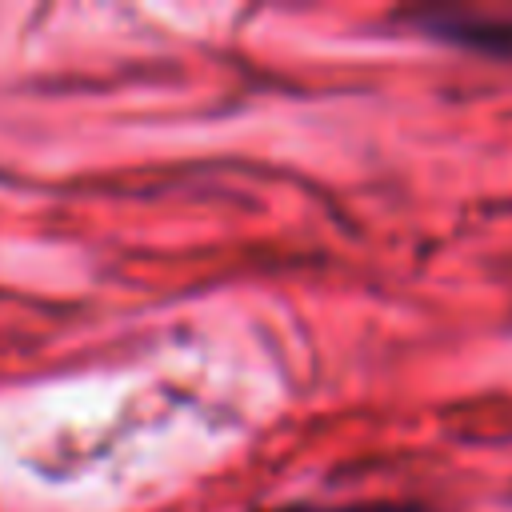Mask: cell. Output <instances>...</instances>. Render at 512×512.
Segmentation results:
<instances>
[{
	"instance_id": "6da1fadb",
	"label": "cell",
	"mask_w": 512,
	"mask_h": 512,
	"mask_svg": "<svg viewBox=\"0 0 512 512\" xmlns=\"http://www.w3.org/2000/svg\"><path fill=\"white\" fill-rule=\"evenodd\" d=\"M420 28L436 40L488 52V56H512V16H476V12H424Z\"/></svg>"
},
{
	"instance_id": "7a4b0ae2",
	"label": "cell",
	"mask_w": 512,
	"mask_h": 512,
	"mask_svg": "<svg viewBox=\"0 0 512 512\" xmlns=\"http://www.w3.org/2000/svg\"><path fill=\"white\" fill-rule=\"evenodd\" d=\"M280 512H420V508H396V504H368V508H280Z\"/></svg>"
}]
</instances>
